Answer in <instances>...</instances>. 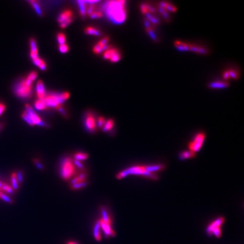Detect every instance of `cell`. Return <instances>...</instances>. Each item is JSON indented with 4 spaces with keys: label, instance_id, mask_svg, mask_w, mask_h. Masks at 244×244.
I'll list each match as a JSON object with an SVG mask.
<instances>
[{
    "label": "cell",
    "instance_id": "cell-49",
    "mask_svg": "<svg viewBox=\"0 0 244 244\" xmlns=\"http://www.w3.org/2000/svg\"><path fill=\"white\" fill-rule=\"evenodd\" d=\"M223 78H224L225 80H228V79H230L228 70L224 72V73L223 74Z\"/></svg>",
    "mask_w": 244,
    "mask_h": 244
},
{
    "label": "cell",
    "instance_id": "cell-37",
    "mask_svg": "<svg viewBox=\"0 0 244 244\" xmlns=\"http://www.w3.org/2000/svg\"><path fill=\"white\" fill-rule=\"evenodd\" d=\"M0 198H1V200H4V201H5L6 202H7V203H13V201L11 200V198H10L8 195H6V194L4 193H2V195H1V197H0Z\"/></svg>",
    "mask_w": 244,
    "mask_h": 244
},
{
    "label": "cell",
    "instance_id": "cell-42",
    "mask_svg": "<svg viewBox=\"0 0 244 244\" xmlns=\"http://www.w3.org/2000/svg\"><path fill=\"white\" fill-rule=\"evenodd\" d=\"M105 122H106L105 119V118L103 117H102V116L98 118V127H99L100 128H102L103 125H105Z\"/></svg>",
    "mask_w": 244,
    "mask_h": 244
},
{
    "label": "cell",
    "instance_id": "cell-11",
    "mask_svg": "<svg viewBox=\"0 0 244 244\" xmlns=\"http://www.w3.org/2000/svg\"><path fill=\"white\" fill-rule=\"evenodd\" d=\"M99 221L100 223V227L102 229L106 237L107 238L110 237H114L115 236H116V233L111 228L112 224L105 222L102 219H100Z\"/></svg>",
    "mask_w": 244,
    "mask_h": 244
},
{
    "label": "cell",
    "instance_id": "cell-35",
    "mask_svg": "<svg viewBox=\"0 0 244 244\" xmlns=\"http://www.w3.org/2000/svg\"><path fill=\"white\" fill-rule=\"evenodd\" d=\"M158 9H158V11L162 15L163 18H164L167 21H168V20L170 19V16H169V14H168V13L167 12V11H166V10H164V9L162 8V7H159V6Z\"/></svg>",
    "mask_w": 244,
    "mask_h": 244
},
{
    "label": "cell",
    "instance_id": "cell-20",
    "mask_svg": "<svg viewBox=\"0 0 244 244\" xmlns=\"http://www.w3.org/2000/svg\"><path fill=\"white\" fill-rule=\"evenodd\" d=\"M100 228H101L100 223L98 220L97 222L94 225V230H93V234H94V238L96 239V240L98 242L101 241V236L100 234Z\"/></svg>",
    "mask_w": 244,
    "mask_h": 244
},
{
    "label": "cell",
    "instance_id": "cell-17",
    "mask_svg": "<svg viewBox=\"0 0 244 244\" xmlns=\"http://www.w3.org/2000/svg\"><path fill=\"white\" fill-rule=\"evenodd\" d=\"M174 46L180 51L187 52L189 51V43H187L181 41H175L174 43Z\"/></svg>",
    "mask_w": 244,
    "mask_h": 244
},
{
    "label": "cell",
    "instance_id": "cell-46",
    "mask_svg": "<svg viewBox=\"0 0 244 244\" xmlns=\"http://www.w3.org/2000/svg\"><path fill=\"white\" fill-rule=\"evenodd\" d=\"M141 13L144 14H147V13H148V10H147V4H144L141 5Z\"/></svg>",
    "mask_w": 244,
    "mask_h": 244
},
{
    "label": "cell",
    "instance_id": "cell-10",
    "mask_svg": "<svg viewBox=\"0 0 244 244\" xmlns=\"http://www.w3.org/2000/svg\"><path fill=\"white\" fill-rule=\"evenodd\" d=\"M103 57L106 60H109L112 62H118L121 59V54L118 49H108L103 54Z\"/></svg>",
    "mask_w": 244,
    "mask_h": 244
},
{
    "label": "cell",
    "instance_id": "cell-51",
    "mask_svg": "<svg viewBox=\"0 0 244 244\" xmlns=\"http://www.w3.org/2000/svg\"><path fill=\"white\" fill-rule=\"evenodd\" d=\"M67 244H79V243H76V242H74V241H70V242H69V243H67Z\"/></svg>",
    "mask_w": 244,
    "mask_h": 244
},
{
    "label": "cell",
    "instance_id": "cell-8",
    "mask_svg": "<svg viewBox=\"0 0 244 244\" xmlns=\"http://www.w3.org/2000/svg\"><path fill=\"white\" fill-rule=\"evenodd\" d=\"M43 100L48 108L50 107L59 109L61 108V103H63L60 98V94H57L55 93H51L48 95H46Z\"/></svg>",
    "mask_w": 244,
    "mask_h": 244
},
{
    "label": "cell",
    "instance_id": "cell-19",
    "mask_svg": "<svg viewBox=\"0 0 244 244\" xmlns=\"http://www.w3.org/2000/svg\"><path fill=\"white\" fill-rule=\"evenodd\" d=\"M31 46V57L33 60L38 57V51L35 40L32 38L30 41Z\"/></svg>",
    "mask_w": 244,
    "mask_h": 244
},
{
    "label": "cell",
    "instance_id": "cell-4",
    "mask_svg": "<svg viewBox=\"0 0 244 244\" xmlns=\"http://www.w3.org/2000/svg\"><path fill=\"white\" fill-rule=\"evenodd\" d=\"M32 81L26 78L18 83L14 87V92L19 97L28 98L32 94Z\"/></svg>",
    "mask_w": 244,
    "mask_h": 244
},
{
    "label": "cell",
    "instance_id": "cell-34",
    "mask_svg": "<svg viewBox=\"0 0 244 244\" xmlns=\"http://www.w3.org/2000/svg\"><path fill=\"white\" fill-rule=\"evenodd\" d=\"M29 2L31 4V5H32L33 7H34V9H35V10L38 13V14L39 15H41L42 14V12L41 10L38 6V4L37 1H29Z\"/></svg>",
    "mask_w": 244,
    "mask_h": 244
},
{
    "label": "cell",
    "instance_id": "cell-12",
    "mask_svg": "<svg viewBox=\"0 0 244 244\" xmlns=\"http://www.w3.org/2000/svg\"><path fill=\"white\" fill-rule=\"evenodd\" d=\"M85 125L87 130L89 132H93L96 130V119L92 113H89L87 114L85 120Z\"/></svg>",
    "mask_w": 244,
    "mask_h": 244
},
{
    "label": "cell",
    "instance_id": "cell-30",
    "mask_svg": "<svg viewBox=\"0 0 244 244\" xmlns=\"http://www.w3.org/2000/svg\"><path fill=\"white\" fill-rule=\"evenodd\" d=\"M1 190L2 191H4L6 193H9V194H13L14 192V190L13 189L12 187L9 186V185L6 184L5 183H4V184L2 185V187L1 189Z\"/></svg>",
    "mask_w": 244,
    "mask_h": 244
},
{
    "label": "cell",
    "instance_id": "cell-40",
    "mask_svg": "<svg viewBox=\"0 0 244 244\" xmlns=\"http://www.w3.org/2000/svg\"><path fill=\"white\" fill-rule=\"evenodd\" d=\"M70 96V94L68 92H65L60 94V97L62 102H63L67 99H68Z\"/></svg>",
    "mask_w": 244,
    "mask_h": 244
},
{
    "label": "cell",
    "instance_id": "cell-5",
    "mask_svg": "<svg viewBox=\"0 0 244 244\" xmlns=\"http://www.w3.org/2000/svg\"><path fill=\"white\" fill-rule=\"evenodd\" d=\"M22 118L31 126L38 125L43 127H46V125L43 123L38 115L35 113L32 107L28 104L26 105V110L22 114Z\"/></svg>",
    "mask_w": 244,
    "mask_h": 244
},
{
    "label": "cell",
    "instance_id": "cell-13",
    "mask_svg": "<svg viewBox=\"0 0 244 244\" xmlns=\"http://www.w3.org/2000/svg\"><path fill=\"white\" fill-rule=\"evenodd\" d=\"M109 40L108 38H105L100 41H99L93 48V51L96 54H99L102 51L107 49L108 48L107 43Z\"/></svg>",
    "mask_w": 244,
    "mask_h": 244
},
{
    "label": "cell",
    "instance_id": "cell-27",
    "mask_svg": "<svg viewBox=\"0 0 244 244\" xmlns=\"http://www.w3.org/2000/svg\"><path fill=\"white\" fill-rule=\"evenodd\" d=\"M79 7H80V11L82 16H84L86 14V1H77Z\"/></svg>",
    "mask_w": 244,
    "mask_h": 244
},
{
    "label": "cell",
    "instance_id": "cell-3",
    "mask_svg": "<svg viewBox=\"0 0 244 244\" xmlns=\"http://www.w3.org/2000/svg\"><path fill=\"white\" fill-rule=\"evenodd\" d=\"M75 165L71 158H65L62 161L60 167V175L62 179L68 180L76 174Z\"/></svg>",
    "mask_w": 244,
    "mask_h": 244
},
{
    "label": "cell",
    "instance_id": "cell-16",
    "mask_svg": "<svg viewBox=\"0 0 244 244\" xmlns=\"http://www.w3.org/2000/svg\"><path fill=\"white\" fill-rule=\"evenodd\" d=\"M87 176V174L84 172H81V174H79L76 176H74V178L71 181V185L77 184V183L86 182Z\"/></svg>",
    "mask_w": 244,
    "mask_h": 244
},
{
    "label": "cell",
    "instance_id": "cell-24",
    "mask_svg": "<svg viewBox=\"0 0 244 244\" xmlns=\"http://www.w3.org/2000/svg\"><path fill=\"white\" fill-rule=\"evenodd\" d=\"M146 17H147V19L152 24H153L154 25H157L159 23V21L157 17L154 16L153 15V14H150V13H147V14H145Z\"/></svg>",
    "mask_w": 244,
    "mask_h": 244
},
{
    "label": "cell",
    "instance_id": "cell-39",
    "mask_svg": "<svg viewBox=\"0 0 244 244\" xmlns=\"http://www.w3.org/2000/svg\"><path fill=\"white\" fill-rule=\"evenodd\" d=\"M38 76V74L35 71H33L32 72H31L28 76H27V78L29 79L31 81H33L36 78V77Z\"/></svg>",
    "mask_w": 244,
    "mask_h": 244
},
{
    "label": "cell",
    "instance_id": "cell-9",
    "mask_svg": "<svg viewBox=\"0 0 244 244\" xmlns=\"http://www.w3.org/2000/svg\"><path fill=\"white\" fill-rule=\"evenodd\" d=\"M72 21V13L70 10H65L60 14L58 19L61 28H65L69 25Z\"/></svg>",
    "mask_w": 244,
    "mask_h": 244
},
{
    "label": "cell",
    "instance_id": "cell-31",
    "mask_svg": "<svg viewBox=\"0 0 244 244\" xmlns=\"http://www.w3.org/2000/svg\"><path fill=\"white\" fill-rule=\"evenodd\" d=\"M147 32L148 33L149 35L150 36V38L154 41H158V38L156 35V33L154 31L153 28L151 26L150 27L147 28Z\"/></svg>",
    "mask_w": 244,
    "mask_h": 244
},
{
    "label": "cell",
    "instance_id": "cell-7",
    "mask_svg": "<svg viewBox=\"0 0 244 244\" xmlns=\"http://www.w3.org/2000/svg\"><path fill=\"white\" fill-rule=\"evenodd\" d=\"M206 138V135L204 132L198 133L195 138L188 144V148L190 151L194 153L199 152L202 147Z\"/></svg>",
    "mask_w": 244,
    "mask_h": 244
},
{
    "label": "cell",
    "instance_id": "cell-15",
    "mask_svg": "<svg viewBox=\"0 0 244 244\" xmlns=\"http://www.w3.org/2000/svg\"><path fill=\"white\" fill-rule=\"evenodd\" d=\"M189 51L200 54H207L209 53V50L205 47H202L199 45H193L190 43H189Z\"/></svg>",
    "mask_w": 244,
    "mask_h": 244
},
{
    "label": "cell",
    "instance_id": "cell-1",
    "mask_svg": "<svg viewBox=\"0 0 244 244\" xmlns=\"http://www.w3.org/2000/svg\"><path fill=\"white\" fill-rule=\"evenodd\" d=\"M165 168L164 165L162 164L149 165V166H135L127 168L116 175L118 179H123L125 177L130 175H139L147 179L157 180L158 179L156 172L161 171Z\"/></svg>",
    "mask_w": 244,
    "mask_h": 244
},
{
    "label": "cell",
    "instance_id": "cell-48",
    "mask_svg": "<svg viewBox=\"0 0 244 244\" xmlns=\"http://www.w3.org/2000/svg\"><path fill=\"white\" fill-rule=\"evenodd\" d=\"M73 161H74V164L75 165V166H76L78 168H81V169L83 168V164L80 162V161H76V160H75V159H74Z\"/></svg>",
    "mask_w": 244,
    "mask_h": 244
},
{
    "label": "cell",
    "instance_id": "cell-14",
    "mask_svg": "<svg viewBox=\"0 0 244 244\" xmlns=\"http://www.w3.org/2000/svg\"><path fill=\"white\" fill-rule=\"evenodd\" d=\"M36 93L38 100H43L46 96V93L43 83L41 80H38L36 84Z\"/></svg>",
    "mask_w": 244,
    "mask_h": 244
},
{
    "label": "cell",
    "instance_id": "cell-38",
    "mask_svg": "<svg viewBox=\"0 0 244 244\" xmlns=\"http://www.w3.org/2000/svg\"><path fill=\"white\" fill-rule=\"evenodd\" d=\"M60 52L62 53H66L69 51V46L67 45H66V43L62 44V45H60Z\"/></svg>",
    "mask_w": 244,
    "mask_h": 244
},
{
    "label": "cell",
    "instance_id": "cell-36",
    "mask_svg": "<svg viewBox=\"0 0 244 244\" xmlns=\"http://www.w3.org/2000/svg\"><path fill=\"white\" fill-rule=\"evenodd\" d=\"M57 40L60 45H62L65 43L66 37L63 33H60L57 36Z\"/></svg>",
    "mask_w": 244,
    "mask_h": 244
},
{
    "label": "cell",
    "instance_id": "cell-52",
    "mask_svg": "<svg viewBox=\"0 0 244 244\" xmlns=\"http://www.w3.org/2000/svg\"><path fill=\"white\" fill-rule=\"evenodd\" d=\"M3 184H4V183L0 181V190H1V188H2V185H3Z\"/></svg>",
    "mask_w": 244,
    "mask_h": 244
},
{
    "label": "cell",
    "instance_id": "cell-32",
    "mask_svg": "<svg viewBox=\"0 0 244 244\" xmlns=\"http://www.w3.org/2000/svg\"><path fill=\"white\" fill-rule=\"evenodd\" d=\"M228 71L230 79H233L234 80H237V79H239V74L237 71L234 70L233 69L229 70Z\"/></svg>",
    "mask_w": 244,
    "mask_h": 244
},
{
    "label": "cell",
    "instance_id": "cell-21",
    "mask_svg": "<svg viewBox=\"0 0 244 244\" xmlns=\"http://www.w3.org/2000/svg\"><path fill=\"white\" fill-rule=\"evenodd\" d=\"M88 157H89V155L87 153H83V152L76 153L74 156V159L76 161H79L86 160L88 158Z\"/></svg>",
    "mask_w": 244,
    "mask_h": 244
},
{
    "label": "cell",
    "instance_id": "cell-41",
    "mask_svg": "<svg viewBox=\"0 0 244 244\" xmlns=\"http://www.w3.org/2000/svg\"><path fill=\"white\" fill-rule=\"evenodd\" d=\"M166 11L167 10V11H171V12H176V10H177V8L175 6L173 5H171V4H170V3H168V5L167 6V7L166 8V9H165Z\"/></svg>",
    "mask_w": 244,
    "mask_h": 244
},
{
    "label": "cell",
    "instance_id": "cell-45",
    "mask_svg": "<svg viewBox=\"0 0 244 244\" xmlns=\"http://www.w3.org/2000/svg\"><path fill=\"white\" fill-rule=\"evenodd\" d=\"M102 15V13L100 12V11H94L92 14H91V17L92 18H100Z\"/></svg>",
    "mask_w": 244,
    "mask_h": 244
},
{
    "label": "cell",
    "instance_id": "cell-33",
    "mask_svg": "<svg viewBox=\"0 0 244 244\" xmlns=\"http://www.w3.org/2000/svg\"><path fill=\"white\" fill-rule=\"evenodd\" d=\"M87 185V184L86 182H84V183H77V184L71 185V188L72 190L80 189L83 188L84 187H85Z\"/></svg>",
    "mask_w": 244,
    "mask_h": 244
},
{
    "label": "cell",
    "instance_id": "cell-26",
    "mask_svg": "<svg viewBox=\"0 0 244 244\" xmlns=\"http://www.w3.org/2000/svg\"><path fill=\"white\" fill-rule=\"evenodd\" d=\"M33 63L36 66H38V67L42 70H45L46 69V65L45 63V62H43V60L40 58H39L38 57L35 58V60H33Z\"/></svg>",
    "mask_w": 244,
    "mask_h": 244
},
{
    "label": "cell",
    "instance_id": "cell-22",
    "mask_svg": "<svg viewBox=\"0 0 244 244\" xmlns=\"http://www.w3.org/2000/svg\"><path fill=\"white\" fill-rule=\"evenodd\" d=\"M11 184H12V188L14 190H17L19 189V184L17 178H16V173L13 172L12 173L11 175Z\"/></svg>",
    "mask_w": 244,
    "mask_h": 244
},
{
    "label": "cell",
    "instance_id": "cell-25",
    "mask_svg": "<svg viewBox=\"0 0 244 244\" xmlns=\"http://www.w3.org/2000/svg\"><path fill=\"white\" fill-rule=\"evenodd\" d=\"M195 154L191 152V151H184L180 153V158L181 159H188V158H192L195 157Z\"/></svg>",
    "mask_w": 244,
    "mask_h": 244
},
{
    "label": "cell",
    "instance_id": "cell-47",
    "mask_svg": "<svg viewBox=\"0 0 244 244\" xmlns=\"http://www.w3.org/2000/svg\"><path fill=\"white\" fill-rule=\"evenodd\" d=\"M16 178H17V180H18V181L19 184L21 183L22 181H23V173H22V171H19L18 172V174H16Z\"/></svg>",
    "mask_w": 244,
    "mask_h": 244
},
{
    "label": "cell",
    "instance_id": "cell-23",
    "mask_svg": "<svg viewBox=\"0 0 244 244\" xmlns=\"http://www.w3.org/2000/svg\"><path fill=\"white\" fill-rule=\"evenodd\" d=\"M35 106L38 110H43L48 108L44 100H38L35 103Z\"/></svg>",
    "mask_w": 244,
    "mask_h": 244
},
{
    "label": "cell",
    "instance_id": "cell-2",
    "mask_svg": "<svg viewBox=\"0 0 244 244\" xmlns=\"http://www.w3.org/2000/svg\"><path fill=\"white\" fill-rule=\"evenodd\" d=\"M103 10L108 19L114 23L121 24L127 16L125 1H110L103 6Z\"/></svg>",
    "mask_w": 244,
    "mask_h": 244
},
{
    "label": "cell",
    "instance_id": "cell-28",
    "mask_svg": "<svg viewBox=\"0 0 244 244\" xmlns=\"http://www.w3.org/2000/svg\"><path fill=\"white\" fill-rule=\"evenodd\" d=\"M114 122L113 119H109L105 122L103 127V130L105 132L110 130L114 127Z\"/></svg>",
    "mask_w": 244,
    "mask_h": 244
},
{
    "label": "cell",
    "instance_id": "cell-44",
    "mask_svg": "<svg viewBox=\"0 0 244 244\" xmlns=\"http://www.w3.org/2000/svg\"><path fill=\"white\" fill-rule=\"evenodd\" d=\"M33 162L35 164V165L36 166V167H37L38 168H39L40 170H43V166L42 165V164L41 163V162H40V161H39L38 159H35L33 160Z\"/></svg>",
    "mask_w": 244,
    "mask_h": 244
},
{
    "label": "cell",
    "instance_id": "cell-29",
    "mask_svg": "<svg viewBox=\"0 0 244 244\" xmlns=\"http://www.w3.org/2000/svg\"><path fill=\"white\" fill-rule=\"evenodd\" d=\"M85 32L88 35H90L99 36L100 35V32L99 31H98L96 28H94L92 27H87L85 30Z\"/></svg>",
    "mask_w": 244,
    "mask_h": 244
},
{
    "label": "cell",
    "instance_id": "cell-50",
    "mask_svg": "<svg viewBox=\"0 0 244 244\" xmlns=\"http://www.w3.org/2000/svg\"><path fill=\"white\" fill-rule=\"evenodd\" d=\"M5 106L3 103H0V116L5 111Z\"/></svg>",
    "mask_w": 244,
    "mask_h": 244
},
{
    "label": "cell",
    "instance_id": "cell-6",
    "mask_svg": "<svg viewBox=\"0 0 244 244\" xmlns=\"http://www.w3.org/2000/svg\"><path fill=\"white\" fill-rule=\"evenodd\" d=\"M225 221L223 217H219L214 221L211 223L206 229L207 233L209 235L214 234L217 238H220L222 236V230L220 227Z\"/></svg>",
    "mask_w": 244,
    "mask_h": 244
},
{
    "label": "cell",
    "instance_id": "cell-18",
    "mask_svg": "<svg viewBox=\"0 0 244 244\" xmlns=\"http://www.w3.org/2000/svg\"><path fill=\"white\" fill-rule=\"evenodd\" d=\"M229 86V83L227 81H217L212 82L209 87L212 89H223Z\"/></svg>",
    "mask_w": 244,
    "mask_h": 244
},
{
    "label": "cell",
    "instance_id": "cell-53",
    "mask_svg": "<svg viewBox=\"0 0 244 244\" xmlns=\"http://www.w3.org/2000/svg\"><path fill=\"white\" fill-rule=\"evenodd\" d=\"M2 127H3V125H0V131L1 130V129L2 128Z\"/></svg>",
    "mask_w": 244,
    "mask_h": 244
},
{
    "label": "cell",
    "instance_id": "cell-43",
    "mask_svg": "<svg viewBox=\"0 0 244 244\" xmlns=\"http://www.w3.org/2000/svg\"><path fill=\"white\" fill-rule=\"evenodd\" d=\"M94 9H95V6L94 5V4H91L90 6L88 7V9L87 10L86 13H87V14H88L89 15L91 16V14L94 11Z\"/></svg>",
    "mask_w": 244,
    "mask_h": 244
}]
</instances>
